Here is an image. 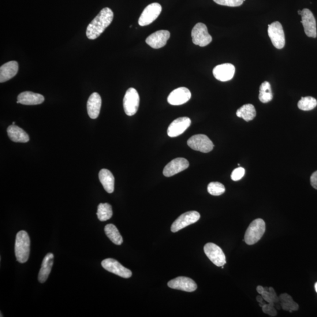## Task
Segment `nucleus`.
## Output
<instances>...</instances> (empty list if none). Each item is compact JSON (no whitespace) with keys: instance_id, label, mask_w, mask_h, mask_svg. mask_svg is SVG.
Instances as JSON below:
<instances>
[{"instance_id":"obj_8","label":"nucleus","mask_w":317,"mask_h":317,"mask_svg":"<svg viewBox=\"0 0 317 317\" xmlns=\"http://www.w3.org/2000/svg\"><path fill=\"white\" fill-rule=\"evenodd\" d=\"M200 218V215L197 212L190 211L185 213L173 222L171 227V231L173 233L179 232L185 227L195 223Z\"/></svg>"},{"instance_id":"obj_12","label":"nucleus","mask_w":317,"mask_h":317,"mask_svg":"<svg viewBox=\"0 0 317 317\" xmlns=\"http://www.w3.org/2000/svg\"><path fill=\"white\" fill-rule=\"evenodd\" d=\"M301 23L303 24L304 32L308 37L316 38V25L315 17L311 11L307 9L301 11Z\"/></svg>"},{"instance_id":"obj_24","label":"nucleus","mask_w":317,"mask_h":317,"mask_svg":"<svg viewBox=\"0 0 317 317\" xmlns=\"http://www.w3.org/2000/svg\"><path fill=\"white\" fill-rule=\"evenodd\" d=\"M99 179L104 189L108 193L114 191L115 178L113 173L109 170L103 169L99 171Z\"/></svg>"},{"instance_id":"obj_33","label":"nucleus","mask_w":317,"mask_h":317,"mask_svg":"<svg viewBox=\"0 0 317 317\" xmlns=\"http://www.w3.org/2000/svg\"><path fill=\"white\" fill-rule=\"evenodd\" d=\"M218 5L228 7H238L243 5V0H214Z\"/></svg>"},{"instance_id":"obj_40","label":"nucleus","mask_w":317,"mask_h":317,"mask_svg":"<svg viewBox=\"0 0 317 317\" xmlns=\"http://www.w3.org/2000/svg\"><path fill=\"white\" fill-rule=\"evenodd\" d=\"M298 14L301 15V11L298 10Z\"/></svg>"},{"instance_id":"obj_23","label":"nucleus","mask_w":317,"mask_h":317,"mask_svg":"<svg viewBox=\"0 0 317 317\" xmlns=\"http://www.w3.org/2000/svg\"><path fill=\"white\" fill-rule=\"evenodd\" d=\"M7 133L10 139L14 143H28L29 137L24 130L15 125H10L7 128Z\"/></svg>"},{"instance_id":"obj_39","label":"nucleus","mask_w":317,"mask_h":317,"mask_svg":"<svg viewBox=\"0 0 317 317\" xmlns=\"http://www.w3.org/2000/svg\"><path fill=\"white\" fill-rule=\"evenodd\" d=\"M315 289L316 292L317 293V282L315 283Z\"/></svg>"},{"instance_id":"obj_37","label":"nucleus","mask_w":317,"mask_h":317,"mask_svg":"<svg viewBox=\"0 0 317 317\" xmlns=\"http://www.w3.org/2000/svg\"><path fill=\"white\" fill-rule=\"evenodd\" d=\"M256 300L259 303L260 307H262L266 304L264 303V299L262 295L257 296L256 297Z\"/></svg>"},{"instance_id":"obj_7","label":"nucleus","mask_w":317,"mask_h":317,"mask_svg":"<svg viewBox=\"0 0 317 317\" xmlns=\"http://www.w3.org/2000/svg\"><path fill=\"white\" fill-rule=\"evenodd\" d=\"M268 33L276 48L280 50L284 48L286 44L285 32L282 25L278 21L268 25Z\"/></svg>"},{"instance_id":"obj_36","label":"nucleus","mask_w":317,"mask_h":317,"mask_svg":"<svg viewBox=\"0 0 317 317\" xmlns=\"http://www.w3.org/2000/svg\"><path fill=\"white\" fill-rule=\"evenodd\" d=\"M310 182L312 187L317 190V171L311 175Z\"/></svg>"},{"instance_id":"obj_16","label":"nucleus","mask_w":317,"mask_h":317,"mask_svg":"<svg viewBox=\"0 0 317 317\" xmlns=\"http://www.w3.org/2000/svg\"><path fill=\"white\" fill-rule=\"evenodd\" d=\"M168 286L171 289L184 291L186 292H193L197 288L195 281L186 277H178L169 281Z\"/></svg>"},{"instance_id":"obj_28","label":"nucleus","mask_w":317,"mask_h":317,"mask_svg":"<svg viewBox=\"0 0 317 317\" xmlns=\"http://www.w3.org/2000/svg\"><path fill=\"white\" fill-rule=\"evenodd\" d=\"M105 232L108 238L113 242V243L117 245H121L123 243V238L119 232V230L117 228V227L113 225V224H109L105 227Z\"/></svg>"},{"instance_id":"obj_29","label":"nucleus","mask_w":317,"mask_h":317,"mask_svg":"<svg viewBox=\"0 0 317 317\" xmlns=\"http://www.w3.org/2000/svg\"><path fill=\"white\" fill-rule=\"evenodd\" d=\"M96 215L100 221H108L112 218L113 215L112 206L108 203H100L98 207Z\"/></svg>"},{"instance_id":"obj_21","label":"nucleus","mask_w":317,"mask_h":317,"mask_svg":"<svg viewBox=\"0 0 317 317\" xmlns=\"http://www.w3.org/2000/svg\"><path fill=\"white\" fill-rule=\"evenodd\" d=\"M18 71L17 61H10L0 68V83H3L16 76Z\"/></svg>"},{"instance_id":"obj_1","label":"nucleus","mask_w":317,"mask_h":317,"mask_svg":"<svg viewBox=\"0 0 317 317\" xmlns=\"http://www.w3.org/2000/svg\"><path fill=\"white\" fill-rule=\"evenodd\" d=\"M114 18V13L110 8L105 7L100 11L94 20L89 24L86 31V35L89 40L98 38L109 26Z\"/></svg>"},{"instance_id":"obj_26","label":"nucleus","mask_w":317,"mask_h":317,"mask_svg":"<svg viewBox=\"0 0 317 317\" xmlns=\"http://www.w3.org/2000/svg\"><path fill=\"white\" fill-rule=\"evenodd\" d=\"M236 115L238 117L243 118L246 122H249L256 117V111L255 107L252 104H246L237 111Z\"/></svg>"},{"instance_id":"obj_30","label":"nucleus","mask_w":317,"mask_h":317,"mask_svg":"<svg viewBox=\"0 0 317 317\" xmlns=\"http://www.w3.org/2000/svg\"><path fill=\"white\" fill-rule=\"evenodd\" d=\"M259 99L263 103H267L273 99L271 85L268 82H264L260 87Z\"/></svg>"},{"instance_id":"obj_14","label":"nucleus","mask_w":317,"mask_h":317,"mask_svg":"<svg viewBox=\"0 0 317 317\" xmlns=\"http://www.w3.org/2000/svg\"><path fill=\"white\" fill-rule=\"evenodd\" d=\"M189 163L188 160L183 158H178L171 160L163 169L164 176L170 177L174 176L188 168Z\"/></svg>"},{"instance_id":"obj_35","label":"nucleus","mask_w":317,"mask_h":317,"mask_svg":"<svg viewBox=\"0 0 317 317\" xmlns=\"http://www.w3.org/2000/svg\"><path fill=\"white\" fill-rule=\"evenodd\" d=\"M245 170L243 167H239L235 169L231 174V178L233 181H238L244 176Z\"/></svg>"},{"instance_id":"obj_38","label":"nucleus","mask_w":317,"mask_h":317,"mask_svg":"<svg viewBox=\"0 0 317 317\" xmlns=\"http://www.w3.org/2000/svg\"><path fill=\"white\" fill-rule=\"evenodd\" d=\"M257 292H258V293L259 294H260V295H262V294L263 293L264 291V287L261 286H259L257 287Z\"/></svg>"},{"instance_id":"obj_34","label":"nucleus","mask_w":317,"mask_h":317,"mask_svg":"<svg viewBox=\"0 0 317 317\" xmlns=\"http://www.w3.org/2000/svg\"><path fill=\"white\" fill-rule=\"evenodd\" d=\"M262 308V310L265 314L269 315L271 316H277V310H276L274 303H268V304H266Z\"/></svg>"},{"instance_id":"obj_13","label":"nucleus","mask_w":317,"mask_h":317,"mask_svg":"<svg viewBox=\"0 0 317 317\" xmlns=\"http://www.w3.org/2000/svg\"><path fill=\"white\" fill-rule=\"evenodd\" d=\"M191 119L188 117H181L175 119L167 129V135L174 137L182 135L191 125Z\"/></svg>"},{"instance_id":"obj_19","label":"nucleus","mask_w":317,"mask_h":317,"mask_svg":"<svg viewBox=\"0 0 317 317\" xmlns=\"http://www.w3.org/2000/svg\"><path fill=\"white\" fill-rule=\"evenodd\" d=\"M44 100V97L42 95L30 91H25L21 93L18 96L17 103L25 105H36L42 103Z\"/></svg>"},{"instance_id":"obj_42","label":"nucleus","mask_w":317,"mask_h":317,"mask_svg":"<svg viewBox=\"0 0 317 317\" xmlns=\"http://www.w3.org/2000/svg\"><path fill=\"white\" fill-rule=\"evenodd\" d=\"M243 1H245V0H243Z\"/></svg>"},{"instance_id":"obj_25","label":"nucleus","mask_w":317,"mask_h":317,"mask_svg":"<svg viewBox=\"0 0 317 317\" xmlns=\"http://www.w3.org/2000/svg\"><path fill=\"white\" fill-rule=\"evenodd\" d=\"M279 304H280L283 310L292 312L293 311H297L298 308H299V305L293 300L292 296L289 295L288 294L284 293L281 294L279 296Z\"/></svg>"},{"instance_id":"obj_4","label":"nucleus","mask_w":317,"mask_h":317,"mask_svg":"<svg viewBox=\"0 0 317 317\" xmlns=\"http://www.w3.org/2000/svg\"><path fill=\"white\" fill-rule=\"evenodd\" d=\"M140 98L135 88H130L127 90L124 98L125 113L128 116L135 115L139 107Z\"/></svg>"},{"instance_id":"obj_27","label":"nucleus","mask_w":317,"mask_h":317,"mask_svg":"<svg viewBox=\"0 0 317 317\" xmlns=\"http://www.w3.org/2000/svg\"><path fill=\"white\" fill-rule=\"evenodd\" d=\"M264 301L268 303H274L275 308L280 309L281 306L279 304V297L276 294L273 287H264V291L262 294Z\"/></svg>"},{"instance_id":"obj_5","label":"nucleus","mask_w":317,"mask_h":317,"mask_svg":"<svg viewBox=\"0 0 317 317\" xmlns=\"http://www.w3.org/2000/svg\"><path fill=\"white\" fill-rule=\"evenodd\" d=\"M188 146L196 151L203 153L210 152L214 148L212 141L203 134L193 135L188 140Z\"/></svg>"},{"instance_id":"obj_10","label":"nucleus","mask_w":317,"mask_h":317,"mask_svg":"<svg viewBox=\"0 0 317 317\" xmlns=\"http://www.w3.org/2000/svg\"><path fill=\"white\" fill-rule=\"evenodd\" d=\"M204 252L216 266L222 267L226 263L225 253L219 246L212 243H207L204 245Z\"/></svg>"},{"instance_id":"obj_11","label":"nucleus","mask_w":317,"mask_h":317,"mask_svg":"<svg viewBox=\"0 0 317 317\" xmlns=\"http://www.w3.org/2000/svg\"><path fill=\"white\" fill-rule=\"evenodd\" d=\"M102 266L108 271L120 276L125 278L131 277L132 271L123 266L122 265L114 259H107L102 261Z\"/></svg>"},{"instance_id":"obj_31","label":"nucleus","mask_w":317,"mask_h":317,"mask_svg":"<svg viewBox=\"0 0 317 317\" xmlns=\"http://www.w3.org/2000/svg\"><path fill=\"white\" fill-rule=\"evenodd\" d=\"M317 105L316 100L311 96L302 97L298 103V107L302 111H311Z\"/></svg>"},{"instance_id":"obj_9","label":"nucleus","mask_w":317,"mask_h":317,"mask_svg":"<svg viewBox=\"0 0 317 317\" xmlns=\"http://www.w3.org/2000/svg\"><path fill=\"white\" fill-rule=\"evenodd\" d=\"M161 11L162 6L159 3L151 4L143 11L138 21V23L142 27L151 24L157 19Z\"/></svg>"},{"instance_id":"obj_18","label":"nucleus","mask_w":317,"mask_h":317,"mask_svg":"<svg viewBox=\"0 0 317 317\" xmlns=\"http://www.w3.org/2000/svg\"><path fill=\"white\" fill-rule=\"evenodd\" d=\"M235 67L232 63H223L216 66L213 71L216 79L222 82H226L232 79L235 74Z\"/></svg>"},{"instance_id":"obj_2","label":"nucleus","mask_w":317,"mask_h":317,"mask_svg":"<svg viewBox=\"0 0 317 317\" xmlns=\"http://www.w3.org/2000/svg\"><path fill=\"white\" fill-rule=\"evenodd\" d=\"M30 253V238L25 231L21 230L16 235L15 254L20 263L27 262Z\"/></svg>"},{"instance_id":"obj_17","label":"nucleus","mask_w":317,"mask_h":317,"mask_svg":"<svg viewBox=\"0 0 317 317\" xmlns=\"http://www.w3.org/2000/svg\"><path fill=\"white\" fill-rule=\"evenodd\" d=\"M170 33L167 30H159L152 33L146 40V43L154 49H159L165 46L170 38Z\"/></svg>"},{"instance_id":"obj_6","label":"nucleus","mask_w":317,"mask_h":317,"mask_svg":"<svg viewBox=\"0 0 317 317\" xmlns=\"http://www.w3.org/2000/svg\"><path fill=\"white\" fill-rule=\"evenodd\" d=\"M192 37L193 44L200 47L207 46L212 42V37L208 32L206 25L201 22L193 27Z\"/></svg>"},{"instance_id":"obj_15","label":"nucleus","mask_w":317,"mask_h":317,"mask_svg":"<svg viewBox=\"0 0 317 317\" xmlns=\"http://www.w3.org/2000/svg\"><path fill=\"white\" fill-rule=\"evenodd\" d=\"M191 92L185 87H180L171 92L167 98V102L171 105H181L191 98Z\"/></svg>"},{"instance_id":"obj_22","label":"nucleus","mask_w":317,"mask_h":317,"mask_svg":"<svg viewBox=\"0 0 317 317\" xmlns=\"http://www.w3.org/2000/svg\"><path fill=\"white\" fill-rule=\"evenodd\" d=\"M54 258L53 254L51 253H48L45 256L39 274V280L41 283H44L47 281L53 266Z\"/></svg>"},{"instance_id":"obj_41","label":"nucleus","mask_w":317,"mask_h":317,"mask_svg":"<svg viewBox=\"0 0 317 317\" xmlns=\"http://www.w3.org/2000/svg\"><path fill=\"white\" fill-rule=\"evenodd\" d=\"M13 125H15V122H14L13 123Z\"/></svg>"},{"instance_id":"obj_3","label":"nucleus","mask_w":317,"mask_h":317,"mask_svg":"<svg viewBox=\"0 0 317 317\" xmlns=\"http://www.w3.org/2000/svg\"><path fill=\"white\" fill-rule=\"evenodd\" d=\"M266 231V223L262 219H257L253 221L246 230L244 241L248 245H253L257 243Z\"/></svg>"},{"instance_id":"obj_20","label":"nucleus","mask_w":317,"mask_h":317,"mask_svg":"<svg viewBox=\"0 0 317 317\" xmlns=\"http://www.w3.org/2000/svg\"><path fill=\"white\" fill-rule=\"evenodd\" d=\"M101 105V97H100L98 93H93L89 96L87 102V111L89 117L94 119L98 118Z\"/></svg>"},{"instance_id":"obj_32","label":"nucleus","mask_w":317,"mask_h":317,"mask_svg":"<svg viewBox=\"0 0 317 317\" xmlns=\"http://www.w3.org/2000/svg\"><path fill=\"white\" fill-rule=\"evenodd\" d=\"M225 187L221 183L211 182L207 186V191L213 196H221L225 192Z\"/></svg>"}]
</instances>
